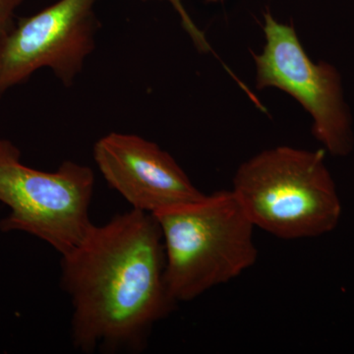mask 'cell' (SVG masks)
<instances>
[{"label": "cell", "mask_w": 354, "mask_h": 354, "mask_svg": "<svg viewBox=\"0 0 354 354\" xmlns=\"http://www.w3.org/2000/svg\"><path fill=\"white\" fill-rule=\"evenodd\" d=\"M62 288L72 304L71 337L83 353L140 351L174 311L162 232L152 214L132 209L62 256Z\"/></svg>", "instance_id": "1"}, {"label": "cell", "mask_w": 354, "mask_h": 354, "mask_svg": "<svg viewBox=\"0 0 354 354\" xmlns=\"http://www.w3.org/2000/svg\"><path fill=\"white\" fill-rule=\"evenodd\" d=\"M165 256V281L172 299L191 301L228 283L255 264L252 221L232 190L153 214Z\"/></svg>", "instance_id": "2"}, {"label": "cell", "mask_w": 354, "mask_h": 354, "mask_svg": "<svg viewBox=\"0 0 354 354\" xmlns=\"http://www.w3.org/2000/svg\"><path fill=\"white\" fill-rule=\"evenodd\" d=\"M232 191L255 227L286 241L328 234L341 220L323 151H263L237 169Z\"/></svg>", "instance_id": "3"}, {"label": "cell", "mask_w": 354, "mask_h": 354, "mask_svg": "<svg viewBox=\"0 0 354 354\" xmlns=\"http://www.w3.org/2000/svg\"><path fill=\"white\" fill-rule=\"evenodd\" d=\"M95 181L90 167L72 160L50 172L28 167L19 148L0 137V202L10 209L0 221V230L26 232L60 256L69 253L94 225L90 206Z\"/></svg>", "instance_id": "4"}, {"label": "cell", "mask_w": 354, "mask_h": 354, "mask_svg": "<svg viewBox=\"0 0 354 354\" xmlns=\"http://www.w3.org/2000/svg\"><path fill=\"white\" fill-rule=\"evenodd\" d=\"M266 44L253 53L256 87L288 93L310 113L312 133L332 155L346 156L353 148L351 118L342 95L341 76L332 65L314 64L305 53L295 27L265 14Z\"/></svg>", "instance_id": "5"}, {"label": "cell", "mask_w": 354, "mask_h": 354, "mask_svg": "<svg viewBox=\"0 0 354 354\" xmlns=\"http://www.w3.org/2000/svg\"><path fill=\"white\" fill-rule=\"evenodd\" d=\"M97 2L58 0L18 21L0 48V99L43 68H50L66 87L72 86L95 50Z\"/></svg>", "instance_id": "6"}, {"label": "cell", "mask_w": 354, "mask_h": 354, "mask_svg": "<svg viewBox=\"0 0 354 354\" xmlns=\"http://www.w3.org/2000/svg\"><path fill=\"white\" fill-rule=\"evenodd\" d=\"M93 157L109 185L134 209L153 215L205 195L169 153L138 135L109 133L95 142Z\"/></svg>", "instance_id": "7"}, {"label": "cell", "mask_w": 354, "mask_h": 354, "mask_svg": "<svg viewBox=\"0 0 354 354\" xmlns=\"http://www.w3.org/2000/svg\"><path fill=\"white\" fill-rule=\"evenodd\" d=\"M141 1H150V0H141ZM167 1H169L174 6V8L176 9V12L178 13L183 29L189 35L197 50L202 51V53H208V51L211 50V46H209L204 32L199 30V28L191 19L189 14L184 8L181 0H167ZM212 1H215V0H212Z\"/></svg>", "instance_id": "8"}, {"label": "cell", "mask_w": 354, "mask_h": 354, "mask_svg": "<svg viewBox=\"0 0 354 354\" xmlns=\"http://www.w3.org/2000/svg\"><path fill=\"white\" fill-rule=\"evenodd\" d=\"M25 0H0V48L15 27V12Z\"/></svg>", "instance_id": "9"}]
</instances>
